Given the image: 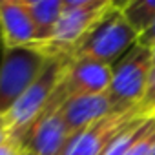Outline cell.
Here are the masks:
<instances>
[{"instance_id": "obj_15", "label": "cell", "mask_w": 155, "mask_h": 155, "mask_svg": "<svg viewBox=\"0 0 155 155\" xmlns=\"http://www.w3.org/2000/svg\"><path fill=\"white\" fill-rule=\"evenodd\" d=\"M139 113L144 117H155V66L151 69L150 75V81H148V88L144 93V99L139 104Z\"/></svg>"}, {"instance_id": "obj_21", "label": "cell", "mask_w": 155, "mask_h": 155, "mask_svg": "<svg viewBox=\"0 0 155 155\" xmlns=\"http://www.w3.org/2000/svg\"><path fill=\"white\" fill-rule=\"evenodd\" d=\"M151 55H153V66H155V48L151 49Z\"/></svg>"}, {"instance_id": "obj_18", "label": "cell", "mask_w": 155, "mask_h": 155, "mask_svg": "<svg viewBox=\"0 0 155 155\" xmlns=\"http://www.w3.org/2000/svg\"><path fill=\"white\" fill-rule=\"evenodd\" d=\"M8 140H9V131L6 128L4 119H0V146H2L4 142H8Z\"/></svg>"}, {"instance_id": "obj_7", "label": "cell", "mask_w": 155, "mask_h": 155, "mask_svg": "<svg viewBox=\"0 0 155 155\" xmlns=\"http://www.w3.org/2000/svg\"><path fill=\"white\" fill-rule=\"evenodd\" d=\"M111 75L113 68L110 64L88 58H73L66 68L58 90L66 101L79 95H101L108 91Z\"/></svg>"}, {"instance_id": "obj_16", "label": "cell", "mask_w": 155, "mask_h": 155, "mask_svg": "<svg viewBox=\"0 0 155 155\" xmlns=\"http://www.w3.org/2000/svg\"><path fill=\"white\" fill-rule=\"evenodd\" d=\"M137 44H139V46H144V48H148V49H153V48H155V22H153L144 33L139 35Z\"/></svg>"}, {"instance_id": "obj_6", "label": "cell", "mask_w": 155, "mask_h": 155, "mask_svg": "<svg viewBox=\"0 0 155 155\" xmlns=\"http://www.w3.org/2000/svg\"><path fill=\"white\" fill-rule=\"evenodd\" d=\"M64 104V95L57 88L51 95L46 110L31 124V128L22 135L18 146L35 155H64L75 133L68 128L60 115V106Z\"/></svg>"}, {"instance_id": "obj_9", "label": "cell", "mask_w": 155, "mask_h": 155, "mask_svg": "<svg viewBox=\"0 0 155 155\" xmlns=\"http://www.w3.org/2000/svg\"><path fill=\"white\" fill-rule=\"evenodd\" d=\"M0 37L6 48H35L37 33L22 0H0Z\"/></svg>"}, {"instance_id": "obj_20", "label": "cell", "mask_w": 155, "mask_h": 155, "mask_svg": "<svg viewBox=\"0 0 155 155\" xmlns=\"http://www.w3.org/2000/svg\"><path fill=\"white\" fill-rule=\"evenodd\" d=\"M150 155H155V144L151 146V150H150Z\"/></svg>"}, {"instance_id": "obj_5", "label": "cell", "mask_w": 155, "mask_h": 155, "mask_svg": "<svg viewBox=\"0 0 155 155\" xmlns=\"http://www.w3.org/2000/svg\"><path fill=\"white\" fill-rule=\"evenodd\" d=\"M48 57L37 48H6L0 62V117L38 79Z\"/></svg>"}, {"instance_id": "obj_3", "label": "cell", "mask_w": 155, "mask_h": 155, "mask_svg": "<svg viewBox=\"0 0 155 155\" xmlns=\"http://www.w3.org/2000/svg\"><path fill=\"white\" fill-rule=\"evenodd\" d=\"M68 64H69L68 58H49L48 57V62L42 73L38 75V79L15 102V106L8 111V115L0 117V119H4L6 128L9 131V140L18 144L22 135L31 128V124L46 110L51 95L58 88L62 77L66 73Z\"/></svg>"}, {"instance_id": "obj_4", "label": "cell", "mask_w": 155, "mask_h": 155, "mask_svg": "<svg viewBox=\"0 0 155 155\" xmlns=\"http://www.w3.org/2000/svg\"><path fill=\"white\" fill-rule=\"evenodd\" d=\"M108 97L115 108V113L135 111L144 99L148 81L153 69L151 49L135 44L119 62L113 66Z\"/></svg>"}, {"instance_id": "obj_17", "label": "cell", "mask_w": 155, "mask_h": 155, "mask_svg": "<svg viewBox=\"0 0 155 155\" xmlns=\"http://www.w3.org/2000/svg\"><path fill=\"white\" fill-rule=\"evenodd\" d=\"M20 146L13 140H8L4 142L2 146H0V155H20Z\"/></svg>"}, {"instance_id": "obj_8", "label": "cell", "mask_w": 155, "mask_h": 155, "mask_svg": "<svg viewBox=\"0 0 155 155\" xmlns=\"http://www.w3.org/2000/svg\"><path fill=\"white\" fill-rule=\"evenodd\" d=\"M135 117L144 115H140L139 110H135L128 113H113L97 120L95 124L73 137L64 155H102L108 144L115 139V135H119Z\"/></svg>"}, {"instance_id": "obj_10", "label": "cell", "mask_w": 155, "mask_h": 155, "mask_svg": "<svg viewBox=\"0 0 155 155\" xmlns=\"http://www.w3.org/2000/svg\"><path fill=\"white\" fill-rule=\"evenodd\" d=\"M115 108L108 97V93L101 95H79L71 97L60 106V115L68 128L77 135L82 130L90 128L97 120L113 115Z\"/></svg>"}, {"instance_id": "obj_12", "label": "cell", "mask_w": 155, "mask_h": 155, "mask_svg": "<svg viewBox=\"0 0 155 155\" xmlns=\"http://www.w3.org/2000/svg\"><path fill=\"white\" fill-rule=\"evenodd\" d=\"M122 13L130 26L140 35L155 22V0H130L122 4Z\"/></svg>"}, {"instance_id": "obj_1", "label": "cell", "mask_w": 155, "mask_h": 155, "mask_svg": "<svg viewBox=\"0 0 155 155\" xmlns=\"http://www.w3.org/2000/svg\"><path fill=\"white\" fill-rule=\"evenodd\" d=\"M137 38L139 33L126 20L122 4L113 2V6L93 26L69 60L88 58L113 66L137 44Z\"/></svg>"}, {"instance_id": "obj_19", "label": "cell", "mask_w": 155, "mask_h": 155, "mask_svg": "<svg viewBox=\"0 0 155 155\" xmlns=\"http://www.w3.org/2000/svg\"><path fill=\"white\" fill-rule=\"evenodd\" d=\"M20 155H35V153H31V151H28V150H20Z\"/></svg>"}, {"instance_id": "obj_11", "label": "cell", "mask_w": 155, "mask_h": 155, "mask_svg": "<svg viewBox=\"0 0 155 155\" xmlns=\"http://www.w3.org/2000/svg\"><path fill=\"white\" fill-rule=\"evenodd\" d=\"M37 33V49H44L53 38L55 28L62 15L64 0H22Z\"/></svg>"}, {"instance_id": "obj_2", "label": "cell", "mask_w": 155, "mask_h": 155, "mask_svg": "<svg viewBox=\"0 0 155 155\" xmlns=\"http://www.w3.org/2000/svg\"><path fill=\"white\" fill-rule=\"evenodd\" d=\"M113 6L108 0H64L62 15L49 44L40 49L49 58H71L93 26Z\"/></svg>"}, {"instance_id": "obj_13", "label": "cell", "mask_w": 155, "mask_h": 155, "mask_svg": "<svg viewBox=\"0 0 155 155\" xmlns=\"http://www.w3.org/2000/svg\"><path fill=\"white\" fill-rule=\"evenodd\" d=\"M148 119L150 117H135L119 135H115V139L108 144V148L104 150L102 155H124L133 146V142L140 137V133L144 131Z\"/></svg>"}, {"instance_id": "obj_14", "label": "cell", "mask_w": 155, "mask_h": 155, "mask_svg": "<svg viewBox=\"0 0 155 155\" xmlns=\"http://www.w3.org/2000/svg\"><path fill=\"white\" fill-rule=\"evenodd\" d=\"M153 144H155V117H150L144 131L124 155H150V150Z\"/></svg>"}]
</instances>
